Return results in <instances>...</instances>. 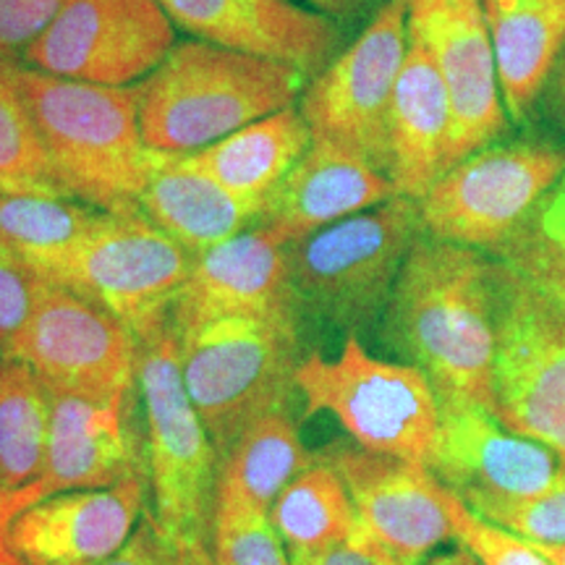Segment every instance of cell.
Returning a JSON list of instances; mask_svg holds the SVG:
<instances>
[{
    "mask_svg": "<svg viewBox=\"0 0 565 565\" xmlns=\"http://www.w3.org/2000/svg\"><path fill=\"white\" fill-rule=\"evenodd\" d=\"M427 466L469 508L540 494L565 475V463L547 445L511 433L498 416L469 404H440Z\"/></svg>",
    "mask_w": 565,
    "mask_h": 565,
    "instance_id": "cell-17",
    "label": "cell"
},
{
    "mask_svg": "<svg viewBox=\"0 0 565 565\" xmlns=\"http://www.w3.org/2000/svg\"><path fill=\"white\" fill-rule=\"evenodd\" d=\"M0 490H3V484H0Z\"/></svg>",
    "mask_w": 565,
    "mask_h": 565,
    "instance_id": "cell-44",
    "label": "cell"
},
{
    "mask_svg": "<svg viewBox=\"0 0 565 565\" xmlns=\"http://www.w3.org/2000/svg\"><path fill=\"white\" fill-rule=\"evenodd\" d=\"M536 550H540L553 565H565V545H536Z\"/></svg>",
    "mask_w": 565,
    "mask_h": 565,
    "instance_id": "cell-43",
    "label": "cell"
},
{
    "mask_svg": "<svg viewBox=\"0 0 565 565\" xmlns=\"http://www.w3.org/2000/svg\"><path fill=\"white\" fill-rule=\"evenodd\" d=\"M427 565H479V563H477V557L469 553V550L458 547V550H450V553L433 555L427 561Z\"/></svg>",
    "mask_w": 565,
    "mask_h": 565,
    "instance_id": "cell-42",
    "label": "cell"
},
{
    "mask_svg": "<svg viewBox=\"0 0 565 565\" xmlns=\"http://www.w3.org/2000/svg\"><path fill=\"white\" fill-rule=\"evenodd\" d=\"M448 515L454 540L477 557L479 565H553L534 542L479 519L458 494L448 490Z\"/></svg>",
    "mask_w": 565,
    "mask_h": 565,
    "instance_id": "cell-34",
    "label": "cell"
},
{
    "mask_svg": "<svg viewBox=\"0 0 565 565\" xmlns=\"http://www.w3.org/2000/svg\"><path fill=\"white\" fill-rule=\"evenodd\" d=\"M103 565H183L175 550L162 536L152 513H141L129 542Z\"/></svg>",
    "mask_w": 565,
    "mask_h": 565,
    "instance_id": "cell-38",
    "label": "cell"
},
{
    "mask_svg": "<svg viewBox=\"0 0 565 565\" xmlns=\"http://www.w3.org/2000/svg\"><path fill=\"white\" fill-rule=\"evenodd\" d=\"M309 147L312 131L301 110L291 105L186 154L221 186L263 210L267 194L286 179Z\"/></svg>",
    "mask_w": 565,
    "mask_h": 565,
    "instance_id": "cell-25",
    "label": "cell"
},
{
    "mask_svg": "<svg viewBox=\"0 0 565 565\" xmlns=\"http://www.w3.org/2000/svg\"><path fill=\"white\" fill-rule=\"evenodd\" d=\"M47 494L51 490L42 479L26 487H17V490H0V565H26L11 545V529L26 508L45 500Z\"/></svg>",
    "mask_w": 565,
    "mask_h": 565,
    "instance_id": "cell-39",
    "label": "cell"
},
{
    "mask_svg": "<svg viewBox=\"0 0 565 565\" xmlns=\"http://www.w3.org/2000/svg\"><path fill=\"white\" fill-rule=\"evenodd\" d=\"M503 105L524 124L565 53V0H482Z\"/></svg>",
    "mask_w": 565,
    "mask_h": 565,
    "instance_id": "cell-24",
    "label": "cell"
},
{
    "mask_svg": "<svg viewBox=\"0 0 565 565\" xmlns=\"http://www.w3.org/2000/svg\"><path fill=\"white\" fill-rule=\"evenodd\" d=\"M422 233L416 200L395 196L288 244L299 303L356 335L387 309L401 267Z\"/></svg>",
    "mask_w": 565,
    "mask_h": 565,
    "instance_id": "cell-5",
    "label": "cell"
},
{
    "mask_svg": "<svg viewBox=\"0 0 565 565\" xmlns=\"http://www.w3.org/2000/svg\"><path fill=\"white\" fill-rule=\"evenodd\" d=\"M173 47L175 24L158 0H63L24 63L63 79L129 87Z\"/></svg>",
    "mask_w": 565,
    "mask_h": 565,
    "instance_id": "cell-12",
    "label": "cell"
},
{
    "mask_svg": "<svg viewBox=\"0 0 565 565\" xmlns=\"http://www.w3.org/2000/svg\"><path fill=\"white\" fill-rule=\"evenodd\" d=\"M309 3L317 13H324V17H333V19H349L353 13H359L372 0H303Z\"/></svg>",
    "mask_w": 565,
    "mask_h": 565,
    "instance_id": "cell-40",
    "label": "cell"
},
{
    "mask_svg": "<svg viewBox=\"0 0 565 565\" xmlns=\"http://www.w3.org/2000/svg\"><path fill=\"white\" fill-rule=\"evenodd\" d=\"M294 380L303 419L333 414L359 448L427 463L440 401L416 366L374 359L356 335H349L335 359L320 353L301 359Z\"/></svg>",
    "mask_w": 565,
    "mask_h": 565,
    "instance_id": "cell-6",
    "label": "cell"
},
{
    "mask_svg": "<svg viewBox=\"0 0 565 565\" xmlns=\"http://www.w3.org/2000/svg\"><path fill=\"white\" fill-rule=\"evenodd\" d=\"M210 553L212 565H291L270 515L231 490L215 494Z\"/></svg>",
    "mask_w": 565,
    "mask_h": 565,
    "instance_id": "cell-32",
    "label": "cell"
},
{
    "mask_svg": "<svg viewBox=\"0 0 565 565\" xmlns=\"http://www.w3.org/2000/svg\"><path fill=\"white\" fill-rule=\"evenodd\" d=\"M137 387L145 406L154 521L183 565H212L221 458L183 383L179 333L171 320L137 338Z\"/></svg>",
    "mask_w": 565,
    "mask_h": 565,
    "instance_id": "cell-4",
    "label": "cell"
},
{
    "mask_svg": "<svg viewBox=\"0 0 565 565\" xmlns=\"http://www.w3.org/2000/svg\"><path fill=\"white\" fill-rule=\"evenodd\" d=\"M0 71L30 110L63 194L103 212H139L147 183L141 84L74 82L24 63Z\"/></svg>",
    "mask_w": 565,
    "mask_h": 565,
    "instance_id": "cell-2",
    "label": "cell"
},
{
    "mask_svg": "<svg viewBox=\"0 0 565 565\" xmlns=\"http://www.w3.org/2000/svg\"><path fill=\"white\" fill-rule=\"evenodd\" d=\"M385 338L440 404L494 414V259L422 233L387 301Z\"/></svg>",
    "mask_w": 565,
    "mask_h": 565,
    "instance_id": "cell-1",
    "label": "cell"
},
{
    "mask_svg": "<svg viewBox=\"0 0 565 565\" xmlns=\"http://www.w3.org/2000/svg\"><path fill=\"white\" fill-rule=\"evenodd\" d=\"M315 463L303 448L291 408H273L252 422L221 458L217 490H231L267 513L278 494Z\"/></svg>",
    "mask_w": 565,
    "mask_h": 565,
    "instance_id": "cell-26",
    "label": "cell"
},
{
    "mask_svg": "<svg viewBox=\"0 0 565 565\" xmlns=\"http://www.w3.org/2000/svg\"><path fill=\"white\" fill-rule=\"evenodd\" d=\"M175 26L212 45L291 63L307 76L333 63L341 30L291 0H158Z\"/></svg>",
    "mask_w": 565,
    "mask_h": 565,
    "instance_id": "cell-19",
    "label": "cell"
},
{
    "mask_svg": "<svg viewBox=\"0 0 565 565\" xmlns=\"http://www.w3.org/2000/svg\"><path fill=\"white\" fill-rule=\"evenodd\" d=\"M47 286L51 282L42 280L24 259L0 244V353L26 328Z\"/></svg>",
    "mask_w": 565,
    "mask_h": 565,
    "instance_id": "cell-35",
    "label": "cell"
},
{
    "mask_svg": "<svg viewBox=\"0 0 565 565\" xmlns=\"http://www.w3.org/2000/svg\"><path fill=\"white\" fill-rule=\"evenodd\" d=\"M315 456L341 475L366 532L404 563L419 565L454 540L448 487L427 463L372 454L349 440L330 443Z\"/></svg>",
    "mask_w": 565,
    "mask_h": 565,
    "instance_id": "cell-16",
    "label": "cell"
},
{
    "mask_svg": "<svg viewBox=\"0 0 565 565\" xmlns=\"http://www.w3.org/2000/svg\"><path fill=\"white\" fill-rule=\"evenodd\" d=\"M51 387L21 359L0 353V484L38 482L51 440Z\"/></svg>",
    "mask_w": 565,
    "mask_h": 565,
    "instance_id": "cell-27",
    "label": "cell"
},
{
    "mask_svg": "<svg viewBox=\"0 0 565 565\" xmlns=\"http://www.w3.org/2000/svg\"><path fill=\"white\" fill-rule=\"evenodd\" d=\"M395 196L393 181L370 162L312 141L307 154L267 194L257 228L270 231L282 244H294Z\"/></svg>",
    "mask_w": 565,
    "mask_h": 565,
    "instance_id": "cell-21",
    "label": "cell"
},
{
    "mask_svg": "<svg viewBox=\"0 0 565 565\" xmlns=\"http://www.w3.org/2000/svg\"><path fill=\"white\" fill-rule=\"evenodd\" d=\"M192 265L194 254L141 212H103L45 280L108 309L139 338L171 320Z\"/></svg>",
    "mask_w": 565,
    "mask_h": 565,
    "instance_id": "cell-9",
    "label": "cell"
},
{
    "mask_svg": "<svg viewBox=\"0 0 565 565\" xmlns=\"http://www.w3.org/2000/svg\"><path fill=\"white\" fill-rule=\"evenodd\" d=\"M137 391L89 398L51 391V440L42 482L51 494L108 490L147 475V443L137 424Z\"/></svg>",
    "mask_w": 565,
    "mask_h": 565,
    "instance_id": "cell-18",
    "label": "cell"
},
{
    "mask_svg": "<svg viewBox=\"0 0 565 565\" xmlns=\"http://www.w3.org/2000/svg\"><path fill=\"white\" fill-rule=\"evenodd\" d=\"M494 416L565 463V312L494 259Z\"/></svg>",
    "mask_w": 565,
    "mask_h": 565,
    "instance_id": "cell-8",
    "label": "cell"
},
{
    "mask_svg": "<svg viewBox=\"0 0 565 565\" xmlns=\"http://www.w3.org/2000/svg\"><path fill=\"white\" fill-rule=\"evenodd\" d=\"M267 515L291 553L335 545L362 526L341 475L317 456L315 463L278 494Z\"/></svg>",
    "mask_w": 565,
    "mask_h": 565,
    "instance_id": "cell-29",
    "label": "cell"
},
{
    "mask_svg": "<svg viewBox=\"0 0 565 565\" xmlns=\"http://www.w3.org/2000/svg\"><path fill=\"white\" fill-rule=\"evenodd\" d=\"M63 0H0V68L21 66L26 47L51 24Z\"/></svg>",
    "mask_w": 565,
    "mask_h": 565,
    "instance_id": "cell-36",
    "label": "cell"
},
{
    "mask_svg": "<svg viewBox=\"0 0 565 565\" xmlns=\"http://www.w3.org/2000/svg\"><path fill=\"white\" fill-rule=\"evenodd\" d=\"M3 356L21 359L55 393L110 398L137 391V338L108 309L47 286Z\"/></svg>",
    "mask_w": 565,
    "mask_h": 565,
    "instance_id": "cell-13",
    "label": "cell"
},
{
    "mask_svg": "<svg viewBox=\"0 0 565 565\" xmlns=\"http://www.w3.org/2000/svg\"><path fill=\"white\" fill-rule=\"evenodd\" d=\"M479 519L519 534L536 545H565V475L540 494L529 498L482 500L471 505Z\"/></svg>",
    "mask_w": 565,
    "mask_h": 565,
    "instance_id": "cell-33",
    "label": "cell"
},
{
    "mask_svg": "<svg viewBox=\"0 0 565 565\" xmlns=\"http://www.w3.org/2000/svg\"><path fill=\"white\" fill-rule=\"evenodd\" d=\"M450 139V103L433 55L416 40L395 84L391 110V171L398 196L419 202L445 173Z\"/></svg>",
    "mask_w": 565,
    "mask_h": 565,
    "instance_id": "cell-23",
    "label": "cell"
},
{
    "mask_svg": "<svg viewBox=\"0 0 565 565\" xmlns=\"http://www.w3.org/2000/svg\"><path fill=\"white\" fill-rule=\"evenodd\" d=\"M147 484L134 477L108 490L47 494L19 515L11 545L26 565H103L137 529Z\"/></svg>",
    "mask_w": 565,
    "mask_h": 565,
    "instance_id": "cell-20",
    "label": "cell"
},
{
    "mask_svg": "<svg viewBox=\"0 0 565 565\" xmlns=\"http://www.w3.org/2000/svg\"><path fill=\"white\" fill-rule=\"evenodd\" d=\"M100 217L103 210L66 196L0 194V244L45 280Z\"/></svg>",
    "mask_w": 565,
    "mask_h": 565,
    "instance_id": "cell-28",
    "label": "cell"
},
{
    "mask_svg": "<svg viewBox=\"0 0 565 565\" xmlns=\"http://www.w3.org/2000/svg\"><path fill=\"white\" fill-rule=\"evenodd\" d=\"M408 40L427 47L448 92L450 171L508 129L482 0H408Z\"/></svg>",
    "mask_w": 565,
    "mask_h": 565,
    "instance_id": "cell-14",
    "label": "cell"
},
{
    "mask_svg": "<svg viewBox=\"0 0 565 565\" xmlns=\"http://www.w3.org/2000/svg\"><path fill=\"white\" fill-rule=\"evenodd\" d=\"M288 244L270 231L254 228L196 254L171 307L175 333L221 320H259L299 330Z\"/></svg>",
    "mask_w": 565,
    "mask_h": 565,
    "instance_id": "cell-15",
    "label": "cell"
},
{
    "mask_svg": "<svg viewBox=\"0 0 565 565\" xmlns=\"http://www.w3.org/2000/svg\"><path fill=\"white\" fill-rule=\"evenodd\" d=\"M565 173V147L550 141L484 147L445 171L416 202L435 242L494 252Z\"/></svg>",
    "mask_w": 565,
    "mask_h": 565,
    "instance_id": "cell-11",
    "label": "cell"
},
{
    "mask_svg": "<svg viewBox=\"0 0 565 565\" xmlns=\"http://www.w3.org/2000/svg\"><path fill=\"white\" fill-rule=\"evenodd\" d=\"M547 103H550V113L555 116V121L565 129V53H563V58L557 61L553 79H550Z\"/></svg>",
    "mask_w": 565,
    "mask_h": 565,
    "instance_id": "cell-41",
    "label": "cell"
},
{
    "mask_svg": "<svg viewBox=\"0 0 565 565\" xmlns=\"http://www.w3.org/2000/svg\"><path fill=\"white\" fill-rule=\"evenodd\" d=\"M291 565H408L393 550H387L377 536L359 526L343 542L307 553H291Z\"/></svg>",
    "mask_w": 565,
    "mask_h": 565,
    "instance_id": "cell-37",
    "label": "cell"
},
{
    "mask_svg": "<svg viewBox=\"0 0 565 565\" xmlns=\"http://www.w3.org/2000/svg\"><path fill=\"white\" fill-rule=\"evenodd\" d=\"M309 76L291 63L181 42L141 82L139 126L150 150L196 152L291 108Z\"/></svg>",
    "mask_w": 565,
    "mask_h": 565,
    "instance_id": "cell-3",
    "label": "cell"
},
{
    "mask_svg": "<svg viewBox=\"0 0 565 565\" xmlns=\"http://www.w3.org/2000/svg\"><path fill=\"white\" fill-rule=\"evenodd\" d=\"M492 254L565 312V173Z\"/></svg>",
    "mask_w": 565,
    "mask_h": 565,
    "instance_id": "cell-30",
    "label": "cell"
},
{
    "mask_svg": "<svg viewBox=\"0 0 565 565\" xmlns=\"http://www.w3.org/2000/svg\"><path fill=\"white\" fill-rule=\"evenodd\" d=\"M0 194L66 196L61 183L55 181L38 126L3 71H0Z\"/></svg>",
    "mask_w": 565,
    "mask_h": 565,
    "instance_id": "cell-31",
    "label": "cell"
},
{
    "mask_svg": "<svg viewBox=\"0 0 565 565\" xmlns=\"http://www.w3.org/2000/svg\"><path fill=\"white\" fill-rule=\"evenodd\" d=\"M139 212L194 257L236 238L259 217L254 204L221 186L196 168L186 152H162L150 147Z\"/></svg>",
    "mask_w": 565,
    "mask_h": 565,
    "instance_id": "cell-22",
    "label": "cell"
},
{
    "mask_svg": "<svg viewBox=\"0 0 565 565\" xmlns=\"http://www.w3.org/2000/svg\"><path fill=\"white\" fill-rule=\"evenodd\" d=\"M181 372L217 458L273 408H291L299 330L259 320H221L179 333Z\"/></svg>",
    "mask_w": 565,
    "mask_h": 565,
    "instance_id": "cell-7",
    "label": "cell"
},
{
    "mask_svg": "<svg viewBox=\"0 0 565 565\" xmlns=\"http://www.w3.org/2000/svg\"><path fill=\"white\" fill-rule=\"evenodd\" d=\"M408 51V0H385L349 51L303 89L301 116L312 141L391 171V110Z\"/></svg>",
    "mask_w": 565,
    "mask_h": 565,
    "instance_id": "cell-10",
    "label": "cell"
}]
</instances>
